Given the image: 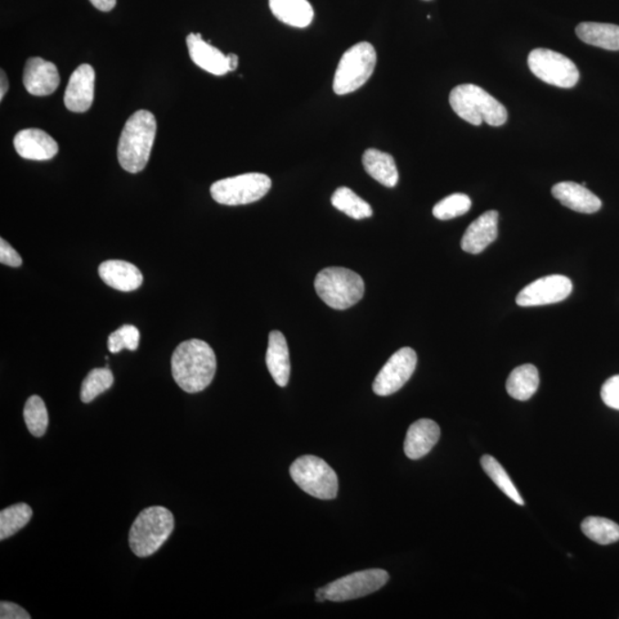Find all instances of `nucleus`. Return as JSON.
I'll return each mask as SVG.
<instances>
[{
    "label": "nucleus",
    "mask_w": 619,
    "mask_h": 619,
    "mask_svg": "<svg viewBox=\"0 0 619 619\" xmlns=\"http://www.w3.org/2000/svg\"><path fill=\"white\" fill-rule=\"evenodd\" d=\"M173 376L179 388L188 393L204 392L217 371L214 350L205 341L193 339L178 345L172 358Z\"/></svg>",
    "instance_id": "obj_1"
},
{
    "label": "nucleus",
    "mask_w": 619,
    "mask_h": 619,
    "mask_svg": "<svg viewBox=\"0 0 619 619\" xmlns=\"http://www.w3.org/2000/svg\"><path fill=\"white\" fill-rule=\"evenodd\" d=\"M156 119L148 110H138L130 116L121 134L118 158L121 167L130 173L146 168L156 136Z\"/></svg>",
    "instance_id": "obj_2"
},
{
    "label": "nucleus",
    "mask_w": 619,
    "mask_h": 619,
    "mask_svg": "<svg viewBox=\"0 0 619 619\" xmlns=\"http://www.w3.org/2000/svg\"><path fill=\"white\" fill-rule=\"evenodd\" d=\"M450 105L459 118L477 127L483 122L491 127H501L509 119L505 106L474 84H462L453 89Z\"/></svg>",
    "instance_id": "obj_3"
},
{
    "label": "nucleus",
    "mask_w": 619,
    "mask_h": 619,
    "mask_svg": "<svg viewBox=\"0 0 619 619\" xmlns=\"http://www.w3.org/2000/svg\"><path fill=\"white\" fill-rule=\"evenodd\" d=\"M173 528L172 511L163 506L148 507L134 519L130 530V547L139 558H148L163 546Z\"/></svg>",
    "instance_id": "obj_4"
},
{
    "label": "nucleus",
    "mask_w": 619,
    "mask_h": 619,
    "mask_svg": "<svg viewBox=\"0 0 619 619\" xmlns=\"http://www.w3.org/2000/svg\"><path fill=\"white\" fill-rule=\"evenodd\" d=\"M318 296L335 310L353 307L364 298L365 284L358 273L345 268H327L315 280Z\"/></svg>",
    "instance_id": "obj_5"
},
{
    "label": "nucleus",
    "mask_w": 619,
    "mask_h": 619,
    "mask_svg": "<svg viewBox=\"0 0 619 619\" xmlns=\"http://www.w3.org/2000/svg\"><path fill=\"white\" fill-rule=\"evenodd\" d=\"M376 52L373 45L361 42L345 51L336 68L333 89L338 96L357 91L374 73Z\"/></svg>",
    "instance_id": "obj_6"
},
{
    "label": "nucleus",
    "mask_w": 619,
    "mask_h": 619,
    "mask_svg": "<svg viewBox=\"0 0 619 619\" xmlns=\"http://www.w3.org/2000/svg\"><path fill=\"white\" fill-rule=\"evenodd\" d=\"M289 473L293 481L309 496L321 500L334 499L338 496V475L321 457L299 456L290 466Z\"/></svg>",
    "instance_id": "obj_7"
},
{
    "label": "nucleus",
    "mask_w": 619,
    "mask_h": 619,
    "mask_svg": "<svg viewBox=\"0 0 619 619\" xmlns=\"http://www.w3.org/2000/svg\"><path fill=\"white\" fill-rule=\"evenodd\" d=\"M388 581L389 573L383 569L353 572L317 590L316 600L318 603H324L326 600L343 603L364 598L383 589Z\"/></svg>",
    "instance_id": "obj_8"
},
{
    "label": "nucleus",
    "mask_w": 619,
    "mask_h": 619,
    "mask_svg": "<svg viewBox=\"0 0 619 619\" xmlns=\"http://www.w3.org/2000/svg\"><path fill=\"white\" fill-rule=\"evenodd\" d=\"M271 186V179L267 174L250 173L214 183L210 194L224 205H249L266 196Z\"/></svg>",
    "instance_id": "obj_9"
},
{
    "label": "nucleus",
    "mask_w": 619,
    "mask_h": 619,
    "mask_svg": "<svg viewBox=\"0 0 619 619\" xmlns=\"http://www.w3.org/2000/svg\"><path fill=\"white\" fill-rule=\"evenodd\" d=\"M528 65L536 78L556 88L572 89L580 80L577 66L551 49H533L528 57Z\"/></svg>",
    "instance_id": "obj_10"
},
{
    "label": "nucleus",
    "mask_w": 619,
    "mask_h": 619,
    "mask_svg": "<svg viewBox=\"0 0 619 619\" xmlns=\"http://www.w3.org/2000/svg\"><path fill=\"white\" fill-rule=\"evenodd\" d=\"M418 356L411 348H402L385 362L373 383V392L378 396H390L411 379L414 373Z\"/></svg>",
    "instance_id": "obj_11"
},
{
    "label": "nucleus",
    "mask_w": 619,
    "mask_h": 619,
    "mask_svg": "<svg viewBox=\"0 0 619 619\" xmlns=\"http://www.w3.org/2000/svg\"><path fill=\"white\" fill-rule=\"evenodd\" d=\"M572 282L564 276L540 278L519 291L516 303L519 307H540L562 302L571 296Z\"/></svg>",
    "instance_id": "obj_12"
},
{
    "label": "nucleus",
    "mask_w": 619,
    "mask_h": 619,
    "mask_svg": "<svg viewBox=\"0 0 619 619\" xmlns=\"http://www.w3.org/2000/svg\"><path fill=\"white\" fill-rule=\"evenodd\" d=\"M94 84H96V71L92 66L80 65L71 74L68 87L65 93L67 110L73 113H85L91 109L94 99Z\"/></svg>",
    "instance_id": "obj_13"
},
{
    "label": "nucleus",
    "mask_w": 619,
    "mask_h": 619,
    "mask_svg": "<svg viewBox=\"0 0 619 619\" xmlns=\"http://www.w3.org/2000/svg\"><path fill=\"white\" fill-rule=\"evenodd\" d=\"M60 84V75L57 66L42 58H30L26 62L24 85L30 94L36 97L49 96Z\"/></svg>",
    "instance_id": "obj_14"
},
{
    "label": "nucleus",
    "mask_w": 619,
    "mask_h": 619,
    "mask_svg": "<svg viewBox=\"0 0 619 619\" xmlns=\"http://www.w3.org/2000/svg\"><path fill=\"white\" fill-rule=\"evenodd\" d=\"M15 147L17 154L26 160L47 161L59 152L58 142L39 129H26L16 134Z\"/></svg>",
    "instance_id": "obj_15"
},
{
    "label": "nucleus",
    "mask_w": 619,
    "mask_h": 619,
    "mask_svg": "<svg viewBox=\"0 0 619 619\" xmlns=\"http://www.w3.org/2000/svg\"><path fill=\"white\" fill-rule=\"evenodd\" d=\"M498 219H499V214L496 210H490L470 224L467 231L462 236V250L466 253L477 255L487 249L492 242L497 240Z\"/></svg>",
    "instance_id": "obj_16"
},
{
    "label": "nucleus",
    "mask_w": 619,
    "mask_h": 619,
    "mask_svg": "<svg viewBox=\"0 0 619 619\" xmlns=\"http://www.w3.org/2000/svg\"><path fill=\"white\" fill-rule=\"evenodd\" d=\"M441 437V428L433 420L415 421L407 430L404 451L407 457L418 460L427 456Z\"/></svg>",
    "instance_id": "obj_17"
},
{
    "label": "nucleus",
    "mask_w": 619,
    "mask_h": 619,
    "mask_svg": "<svg viewBox=\"0 0 619 619\" xmlns=\"http://www.w3.org/2000/svg\"><path fill=\"white\" fill-rule=\"evenodd\" d=\"M551 194L567 208L582 214L599 212L603 202L582 184L562 182L551 188Z\"/></svg>",
    "instance_id": "obj_18"
},
{
    "label": "nucleus",
    "mask_w": 619,
    "mask_h": 619,
    "mask_svg": "<svg viewBox=\"0 0 619 619\" xmlns=\"http://www.w3.org/2000/svg\"><path fill=\"white\" fill-rule=\"evenodd\" d=\"M186 43L192 61L200 68L216 76L228 73L226 56L202 39L201 34L188 35Z\"/></svg>",
    "instance_id": "obj_19"
},
{
    "label": "nucleus",
    "mask_w": 619,
    "mask_h": 619,
    "mask_svg": "<svg viewBox=\"0 0 619 619\" xmlns=\"http://www.w3.org/2000/svg\"><path fill=\"white\" fill-rule=\"evenodd\" d=\"M266 361L275 383L281 388L286 387L290 378L289 350L285 335L279 330H273L268 335Z\"/></svg>",
    "instance_id": "obj_20"
},
{
    "label": "nucleus",
    "mask_w": 619,
    "mask_h": 619,
    "mask_svg": "<svg viewBox=\"0 0 619 619\" xmlns=\"http://www.w3.org/2000/svg\"><path fill=\"white\" fill-rule=\"evenodd\" d=\"M100 276L106 285L120 291H133L142 285V273L133 264L124 261H106L99 267Z\"/></svg>",
    "instance_id": "obj_21"
},
{
    "label": "nucleus",
    "mask_w": 619,
    "mask_h": 619,
    "mask_svg": "<svg viewBox=\"0 0 619 619\" xmlns=\"http://www.w3.org/2000/svg\"><path fill=\"white\" fill-rule=\"evenodd\" d=\"M268 4L278 20L296 28H307L315 16L308 0H268Z\"/></svg>",
    "instance_id": "obj_22"
},
{
    "label": "nucleus",
    "mask_w": 619,
    "mask_h": 619,
    "mask_svg": "<svg viewBox=\"0 0 619 619\" xmlns=\"http://www.w3.org/2000/svg\"><path fill=\"white\" fill-rule=\"evenodd\" d=\"M362 164L366 173L383 186L393 188L397 185L399 174L392 155L370 148L362 155Z\"/></svg>",
    "instance_id": "obj_23"
},
{
    "label": "nucleus",
    "mask_w": 619,
    "mask_h": 619,
    "mask_svg": "<svg viewBox=\"0 0 619 619\" xmlns=\"http://www.w3.org/2000/svg\"><path fill=\"white\" fill-rule=\"evenodd\" d=\"M576 34L582 42L609 51H619V26L582 22L577 26Z\"/></svg>",
    "instance_id": "obj_24"
},
{
    "label": "nucleus",
    "mask_w": 619,
    "mask_h": 619,
    "mask_svg": "<svg viewBox=\"0 0 619 619\" xmlns=\"http://www.w3.org/2000/svg\"><path fill=\"white\" fill-rule=\"evenodd\" d=\"M540 381L536 366L526 364L516 367L507 380V393L516 401L526 402L537 393Z\"/></svg>",
    "instance_id": "obj_25"
},
{
    "label": "nucleus",
    "mask_w": 619,
    "mask_h": 619,
    "mask_svg": "<svg viewBox=\"0 0 619 619\" xmlns=\"http://www.w3.org/2000/svg\"><path fill=\"white\" fill-rule=\"evenodd\" d=\"M330 201L336 209L353 219L369 218L373 215L372 206L348 187L338 188Z\"/></svg>",
    "instance_id": "obj_26"
},
{
    "label": "nucleus",
    "mask_w": 619,
    "mask_h": 619,
    "mask_svg": "<svg viewBox=\"0 0 619 619\" xmlns=\"http://www.w3.org/2000/svg\"><path fill=\"white\" fill-rule=\"evenodd\" d=\"M31 518L33 509L24 502L0 511V540L15 536L30 522Z\"/></svg>",
    "instance_id": "obj_27"
},
{
    "label": "nucleus",
    "mask_w": 619,
    "mask_h": 619,
    "mask_svg": "<svg viewBox=\"0 0 619 619\" xmlns=\"http://www.w3.org/2000/svg\"><path fill=\"white\" fill-rule=\"evenodd\" d=\"M582 531L600 545H609L619 540L618 524L604 518L590 516L582 521Z\"/></svg>",
    "instance_id": "obj_28"
},
{
    "label": "nucleus",
    "mask_w": 619,
    "mask_h": 619,
    "mask_svg": "<svg viewBox=\"0 0 619 619\" xmlns=\"http://www.w3.org/2000/svg\"><path fill=\"white\" fill-rule=\"evenodd\" d=\"M481 464L484 472L488 475V477L492 479L493 483H495L496 486L509 498V499L513 500L518 505H524L522 496L519 495L518 488H516L514 483L511 482L509 475L507 474L505 468L502 467L495 457L491 456H483Z\"/></svg>",
    "instance_id": "obj_29"
},
{
    "label": "nucleus",
    "mask_w": 619,
    "mask_h": 619,
    "mask_svg": "<svg viewBox=\"0 0 619 619\" xmlns=\"http://www.w3.org/2000/svg\"><path fill=\"white\" fill-rule=\"evenodd\" d=\"M114 384V375L109 367L106 369H94L83 381L80 388V401L85 404L91 403L99 394L107 392Z\"/></svg>",
    "instance_id": "obj_30"
},
{
    "label": "nucleus",
    "mask_w": 619,
    "mask_h": 619,
    "mask_svg": "<svg viewBox=\"0 0 619 619\" xmlns=\"http://www.w3.org/2000/svg\"><path fill=\"white\" fill-rule=\"evenodd\" d=\"M24 416L29 433L35 437L44 436L48 425V413L43 399L31 396L26 403Z\"/></svg>",
    "instance_id": "obj_31"
},
{
    "label": "nucleus",
    "mask_w": 619,
    "mask_h": 619,
    "mask_svg": "<svg viewBox=\"0 0 619 619\" xmlns=\"http://www.w3.org/2000/svg\"><path fill=\"white\" fill-rule=\"evenodd\" d=\"M470 206H472V200L469 199L468 195L456 193V194L448 195L446 199L439 201L434 206L433 215L437 219H441V221H448V219L460 217L462 215L467 214Z\"/></svg>",
    "instance_id": "obj_32"
},
{
    "label": "nucleus",
    "mask_w": 619,
    "mask_h": 619,
    "mask_svg": "<svg viewBox=\"0 0 619 619\" xmlns=\"http://www.w3.org/2000/svg\"><path fill=\"white\" fill-rule=\"evenodd\" d=\"M139 340H141V333H139L137 327L124 325L110 335L109 350L111 353H119L124 349L136 351Z\"/></svg>",
    "instance_id": "obj_33"
},
{
    "label": "nucleus",
    "mask_w": 619,
    "mask_h": 619,
    "mask_svg": "<svg viewBox=\"0 0 619 619\" xmlns=\"http://www.w3.org/2000/svg\"><path fill=\"white\" fill-rule=\"evenodd\" d=\"M601 398L605 405L619 411V375L605 381L601 389Z\"/></svg>",
    "instance_id": "obj_34"
},
{
    "label": "nucleus",
    "mask_w": 619,
    "mask_h": 619,
    "mask_svg": "<svg viewBox=\"0 0 619 619\" xmlns=\"http://www.w3.org/2000/svg\"><path fill=\"white\" fill-rule=\"evenodd\" d=\"M0 263L12 268L22 266V258L19 253L4 239L0 240Z\"/></svg>",
    "instance_id": "obj_35"
},
{
    "label": "nucleus",
    "mask_w": 619,
    "mask_h": 619,
    "mask_svg": "<svg viewBox=\"0 0 619 619\" xmlns=\"http://www.w3.org/2000/svg\"><path fill=\"white\" fill-rule=\"evenodd\" d=\"M0 618L2 619H30L31 616L26 610L20 607L19 604L2 601L0 603Z\"/></svg>",
    "instance_id": "obj_36"
},
{
    "label": "nucleus",
    "mask_w": 619,
    "mask_h": 619,
    "mask_svg": "<svg viewBox=\"0 0 619 619\" xmlns=\"http://www.w3.org/2000/svg\"><path fill=\"white\" fill-rule=\"evenodd\" d=\"M89 2L101 12H110L116 5V0H89Z\"/></svg>",
    "instance_id": "obj_37"
},
{
    "label": "nucleus",
    "mask_w": 619,
    "mask_h": 619,
    "mask_svg": "<svg viewBox=\"0 0 619 619\" xmlns=\"http://www.w3.org/2000/svg\"><path fill=\"white\" fill-rule=\"evenodd\" d=\"M0 82H2V84H0V100H3L8 91V87H10V85H8L7 75L4 70L0 71Z\"/></svg>",
    "instance_id": "obj_38"
},
{
    "label": "nucleus",
    "mask_w": 619,
    "mask_h": 619,
    "mask_svg": "<svg viewBox=\"0 0 619 619\" xmlns=\"http://www.w3.org/2000/svg\"><path fill=\"white\" fill-rule=\"evenodd\" d=\"M228 71H235L239 65V58L235 53L226 56Z\"/></svg>",
    "instance_id": "obj_39"
},
{
    "label": "nucleus",
    "mask_w": 619,
    "mask_h": 619,
    "mask_svg": "<svg viewBox=\"0 0 619 619\" xmlns=\"http://www.w3.org/2000/svg\"><path fill=\"white\" fill-rule=\"evenodd\" d=\"M425 2H429V0H425Z\"/></svg>",
    "instance_id": "obj_40"
}]
</instances>
